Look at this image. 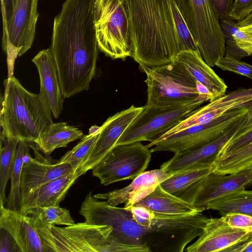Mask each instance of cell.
<instances>
[{
	"mask_svg": "<svg viewBox=\"0 0 252 252\" xmlns=\"http://www.w3.org/2000/svg\"><path fill=\"white\" fill-rule=\"evenodd\" d=\"M252 17V9L249 12V13L245 18H249Z\"/></svg>",
	"mask_w": 252,
	"mask_h": 252,
	"instance_id": "50",
	"label": "cell"
},
{
	"mask_svg": "<svg viewBox=\"0 0 252 252\" xmlns=\"http://www.w3.org/2000/svg\"><path fill=\"white\" fill-rule=\"evenodd\" d=\"M50 49L64 98L88 90L99 51L94 23L79 16L59 21L53 27Z\"/></svg>",
	"mask_w": 252,
	"mask_h": 252,
	"instance_id": "1",
	"label": "cell"
},
{
	"mask_svg": "<svg viewBox=\"0 0 252 252\" xmlns=\"http://www.w3.org/2000/svg\"><path fill=\"white\" fill-rule=\"evenodd\" d=\"M135 205L144 207L153 212L164 214L202 212L193 203L187 202L170 194L159 185L152 192Z\"/></svg>",
	"mask_w": 252,
	"mask_h": 252,
	"instance_id": "26",
	"label": "cell"
},
{
	"mask_svg": "<svg viewBox=\"0 0 252 252\" xmlns=\"http://www.w3.org/2000/svg\"><path fill=\"white\" fill-rule=\"evenodd\" d=\"M252 9V0H235L229 18L237 22L242 21Z\"/></svg>",
	"mask_w": 252,
	"mask_h": 252,
	"instance_id": "40",
	"label": "cell"
},
{
	"mask_svg": "<svg viewBox=\"0 0 252 252\" xmlns=\"http://www.w3.org/2000/svg\"><path fill=\"white\" fill-rule=\"evenodd\" d=\"M132 51L139 65L172 62L180 52L170 0H126Z\"/></svg>",
	"mask_w": 252,
	"mask_h": 252,
	"instance_id": "2",
	"label": "cell"
},
{
	"mask_svg": "<svg viewBox=\"0 0 252 252\" xmlns=\"http://www.w3.org/2000/svg\"><path fill=\"white\" fill-rule=\"evenodd\" d=\"M100 132V130L95 133L84 135L77 144L71 150L67 152L57 163H68L71 165L74 171H78L93 151Z\"/></svg>",
	"mask_w": 252,
	"mask_h": 252,
	"instance_id": "31",
	"label": "cell"
},
{
	"mask_svg": "<svg viewBox=\"0 0 252 252\" xmlns=\"http://www.w3.org/2000/svg\"><path fill=\"white\" fill-rule=\"evenodd\" d=\"M220 24L225 41L224 56L233 57L239 60L244 57L249 56L245 51L238 47L224 20H220Z\"/></svg>",
	"mask_w": 252,
	"mask_h": 252,
	"instance_id": "36",
	"label": "cell"
},
{
	"mask_svg": "<svg viewBox=\"0 0 252 252\" xmlns=\"http://www.w3.org/2000/svg\"><path fill=\"white\" fill-rule=\"evenodd\" d=\"M204 102L199 101L184 105L150 107L145 105L116 146L144 141L153 142Z\"/></svg>",
	"mask_w": 252,
	"mask_h": 252,
	"instance_id": "11",
	"label": "cell"
},
{
	"mask_svg": "<svg viewBox=\"0 0 252 252\" xmlns=\"http://www.w3.org/2000/svg\"><path fill=\"white\" fill-rule=\"evenodd\" d=\"M80 176L78 171H73L34 188L21 197L20 211L25 213L31 209L59 204Z\"/></svg>",
	"mask_w": 252,
	"mask_h": 252,
	"instance_id": "23",
	"label": "cell"
},
{
	"mask_svg": "<svg viewBox=\"0 0 252 252\" xmlns=\"http://www.w3.org/2000/svg\"><path fill=\"white\" fill-rule=\"evenodd\" d=\"M16 0H1V9L3 30L11 16Z\"/></svg>",
	"mask_w": 252,
	"mask_h": 252,
	"instance_id": "43",
	"label": "cell"
},
{
	"mask_svg": "<svg viewBox=\"0 0 252 252\" xmlns=\"http://www.w3.org/2000/svg\"><path fill=\"white\" fill-rule=\"evenodd\" d=\"M252 105V88H239L193 110L161 135H171L189 126L205 124L231 109L242 106L250 107Z\"/></svg>",
	"mask_w": 252,
	"mask_h": 252,
	"instance_id": "15",
	"label": "cell"
},
{
	"mask_svg": "<svg viewBox=\"0 0 252 252\" xmlns=\"http://www.w3.org/2000/svg\"><path fill=\"white\" fill-rule=\"evenodd\" d=\"M248 117V118L252 117V105L249 108Z\"/></svg>",
	"mask_w": 252,
	"mask_h": 252,
	"instance_id": "49",
	"label": "cell"
},
{
	"mask_svg": "<svg viewBox=\"0 0 252 252\" xmlns=\"http://www.w3.org/2000/svg\"><path fill=\"white\" fill-rule=\"evenodd\" d=\"M29 146L33 150L35 157L31 156L24 161L20 185L21 197L49 181L74 171L70 164L54 163L49 156L43 157L35 145Z\"/></svg>",
	"mask_w": 252,
	"mask_h": 252,
	"instance_id": "20",
	"label": "cell"
},
{
	"mask_svg": "<svg viewBox=\"0 0 252 252\" xmlns=\"http://www.w3.org/2000/svg\"><path fill=\"white\" fill-rule=\"evenodd\" d=\"M242 252H252V245H250L245 248Z\"/></svg>",
	"mask_w": 252,
	"mask_h": 252,
	"instance_id": "48",
	"label": "cell"
},
{
	"mask_svg": "<svg viewBox=\"0 0 252 252\" xmlns=\"http://www.w3.org/2000/svg\"><path fill=\"white\" fill-rule=\"evenodd\" d=\"M3 84L0 135L34 143L53 123L50 108L40 94L27 91L13 75L8 77Z\"/></svg>",
	"mask_w": 252,
	"mask_h": 252,
	"instance_id": "3",
	"label": "cell"
},
{
	"mask_svg": "<svg viewBox=\"0 0 252 252\" xmlns=\"http://www.w3.org/2000/svg\"><path fill=\"white\" fill-rule=\"evenodd\" d=\"M24 214L34 217L47 226H69L75 223L69 210L61 207L59 204L31 209Z\"/></svg>",
	"mask_w": 252,
	"mask_h": 252,
	"instance_id": "32",
	"label": "cell"
},
{
	"mask_svg": "<svg viewBox=\"0 0 252 252\" xmlns=\"http://www.w3.org/2000/svg\"><path fill=\"white\" fill-rule=\"evenodd\" d=\"M32 61L37 67L40 82L39 94L57 118L63 109V94L57 65L50 48L41 50Z\"/></svg>",
	"mask_w": 252,
	"mask_h": 252,
	"instance_id": "22",
	"label": "cell"
},
{
	"mask_svg": "<svg viewBox=\"0 0 252 252\" xmlns=\"http://www.w3.org/2000/svg\"><path fill=\"white\" fill-rule=\"evenodd\" d=\"M21 252L12 236L5 229L0 227V252Z\"/></svg>",
	"mask_w": 252,
	"mask_h": 252,
	"instance_id": "41",
	"label": "cell"
},
{
	"mask_svg": "<svg viewBox=\"0 0 252 252\" xmlns=\"http://www.w3.org/2000/svg\"><path fill=\"white\" fill-rule=\"evenodd\" d=\"M94 24L98 48L112 59L131 57L132 39L126 0H95Z\"/></svg>",
	"mask_w": 252,
	"mask_h": 252,
	"instance_id": "7",
	"label": "cell"
},
{
	"mask_svg": "<svg viewBox=\"0 0 252 252\" xmlns=\"http://www.w3.org/2000/svg\"><path fill=\"white\" fill-rule=\"evenodd\" d=\"M100 130V126H94L91 127L89 129V133H94Z\"/></svg>",
	"mask_w": 252,
	"mask_h": 252,
	"instance_id": "47",
	"label": "cell"
},
{
	"mask_svg": "<svg viewBox=\"0 0 252 252\" xmlns=\"http://www.w3.org/2000/svg\"><path fill=\"white\" fill-rule=\"evenodd\" d=\"M248 107L231 109L203 125L188 127L168 135H161L145 147L152 153L169 151L174 154L199 148L215 140L228 131L241 118L248 114Z\"/></svg>",
	"mask_w": 252,
	"mask_h": 252,
	"instance_id": "9",
	"label": "cell"
},
{
	"mask_svg": "<svg viewBox=\"0 0 252 252\" xmlns=\"http://www.w3.org/2000/svg\"><path fill=\"white\" fill-rule=\"evenodd\" d=\"M220 20L229 19L235 0H210Z\"/></svg>",
	"mask_w": 252,
	"mask_h": 252,
	"instance_id": "42",
	"label": "cell"
},
{
	"mask_svg": "<svg viewBox=\"0 0 252 252\" xmlns=\"http://www.w3.org/2000/svg\"><path fill=\"white\" fill-rule=\"evenodd\" d=\"M19 142L17 138L6 139L0 135V202L3 205L7 202L6 186L11 178Z\"/></svg>",
	"mask_w": 252,
	"mask_h": 252,
	"instance_id": "29",
	"label": "cell"
},
{
	"mask_svg": "<svg viewBox=\"0 0 252 252\" xmlns=\"http://www.w3.org/2000/svg\"><path fill=\"white\" fill-rule=\"evenodd\" d=\"M173 173L164 169H154L144 171L127 186L104 193L94 195L97 199L106 200L112 206L124 203V207H131L152 192L158 186L172 176Z\"/></svg>",
	"mask_w": 252,
	"mask_h": 252,
	"instance_id": "18",
	"label": "cell"
},
{
	"mask_svg": "<svg viewBox=\"0 0 252 252\" xmlns=\"http://www.w3.org/2000/svg\"><path fill=\"white\" fill-rule=\"evenodd\" d=\"M240 29L252 38V25L240 27Z\"/></svg>",
	"mask_w": 252,
	"mask_h": 252,
	"instance_id": "46",
	"label": "cell"
},
{
	"mask_svg": "<svg viewBox=\"0 0 252 252\" xmlns=\"http://www.w3.org/2000/svg\"><path fill=\"white\" fill-rule=\"evenodd\" d=\"M152 153L140 142L117 145L93 168V174L104 186L133 180L147 168Z\"/></svg>",
	"mask_w": 252,
	"mask_h": 252,
	"instance_id": "12",
	"label": "cell"
},
{
	"mask_svg": "<svg viewBox=\"0 0 252 252\" xmlns=\"http://www.w3.org/2000/svg\"><path fill=\"white\" fill-rule=\"evenodd\" d=\"M25 142L21 140L18 145L15 161L10 178L11 187L7 198L6 208L13 210H20L21 206L20 185Z\"/></svg>",
	"mask_w": 252,
	"mask_h": 252,
	"instance_id": "33",
	"label": "cell"
},
{
	"mask_svg": "<svg viewBox=\"0 0 252 252\" xmlns=\"http://www.w3.org/2000/svg\"><path fill=\"white\" fill-rule=\"evenodd\" d=\"M175 59L207 89L211 96L210 101L225 94L227 86L204 61L199 51H182Z\"/></svg>",
	"mask_w": 252,
	"mask_h": 252,
	"instance_id": "25",
	"label": "cell"
},
{
	"mask_svg": "<svg viewBox=\"0 0 252 252\" xmlns=\"http://www.w3.org/2000/svg\"><path fill=\"white\" fill-rule=\"evenodd\" d=\"M170 4L178 39L180 52L186 50L199 51L196 41L180 12L175 0H170Z\"/></svg>",
	"mask_w": 252,
	"mask_h": 252,
	"instance_id": "34",
	"label": "cell"
},
{
	"mask_svg": "<svg viewBox=\"0 0 252 252\" xmlns=\"http://www.w3.org/2000/svg\"><path fill=\"white\" fill-rule=\"evenodd\" d=\"M252 166L250 168H252Z\"/></svg>",
	"mask_w": 252,
	"mask_h": 252,
	"instance_id": "51",
	"label": "cell"
},
{
	"mask_svg": "<svg viewBox=\"0 0 252 252\" xmlns=\"http://www.w3.org/2000/svg\"><path fill=\"white\" fill-rule=\"evenodd\" d=\"M146 75V107H159L210 101L207 89L197 82L175 59L163 65H139Z\"/></svg>",
	"mask_w": 252,
	"mask_h": 252,
	"instance_id": "6",
	"label": "cell"
},
{
	"mask_svg": "<svg viewBox=\"0 0 252 252\" xmlns=\"http://www.w3.org/2000/svg\"><path fill=\"white\" fill-rule=\"evenodd\" d=\"M222 216L231 227L252 232V216L236 213H228Z\"/></svg>",
	"mask_w": 252,
	"mask_h": 252,
	"instance_id": "39",
	"label": "cell"
},
{
	"mask_svg": "<svg viewBox=\"0 0 252 252\" xmlns=\"http://www.w3.org/2000/svg\"><path fill=\"white\" fill-rule=\"evenodd\" d=\"M79 214L85 222L96 225H107L112 227L108 239L121 244L141 245L146 229L133 219L129 209L112 206L107 201H99L91 191L83 201Z\"/></svg>",
	"mask_w": 252,
	"mask_h": 252,
	"instance_id": "10",
	"label": "cell"
},
{
	"mask_svg": "<svg viewBox=\"0 0 252 252\" xmlns=\"http://www.w3.org/2000/svg\"><path fill=\"white\" fill-rule=\"evenodd\" d=\"M4 205L0 203V227L12 236L21 252H45L34 218L20 210L7 209Z\"/></svg>",
	"mask_w": 252,
	"mask_h": 252,
	"instance_id": "21",
	"label": "cell"
},
{
	"mask_svg": "<svg viewBox=\"0 0 252 252\" xmlns=\"http://www.w3.org/2000/svg\"><path fill=\"white\" fill-rule=\"evenodd\" d=\"M144 107L132 105L107 119L100 126V132L93 151L78 171L80 176L93 169L105 155L116 146L123 133Z\"/></svg>",
	"mask_w": 252,
	"mask_h": 252,
	"instance_id": "16",
	"label": "cell"
},
{
	"mask_svg": "<svg viewBox=\"0 0 252 252\" xmlns=\"http://www.w3.org/2000/svg\"><path fill=\"white\" fill-rule=\"evenodd\" d=\"M252 241V232L231 227L223 216L210 218L197 240L187 252H225L233 246Z\"/></svg>",
	"mask_w": 252,
	"mask_h": 252,
	"instance_id": "14",
	"label": "cell"
},
{
	"mask_svg": "<svg viewBox=\"0 0 252 252\" xmlns=\"http://www.w3.org/2000/svg\"><path fill=\"white\" fill-rule=\"evenodd\" d=\"M252 185V167L227 174L212 172L206 177L193 203L203 212L218 199Z\"/></svg>",
	"mask_w": 252,
	"mask_h": 252,
	"instance_id": "19",
	"label": "cell"
},
{
	"mask_svg": "<svg viewBox=\"0 0 252 252\" xmlns=\"http://www.w3.org/2000/svg\"><path fill=\"white\" fill-rule=\"evenodd\" d=\"M251 143H252V130L241 135H235L223 147L216 160L223 158Z\"/></svg>",
	"mask_w": 252,
	"mask_h": 252,
	"instance_id": "38",
	"label": "cell"
},
{
	"mask_svg": "<svg viewBox=\"0 0 252 252\" xmlns=\"http://www.w3.org/2000/svg\"><path fill=\"white\" fill-rule=\"evenodd\" d=\"M252 245V241L246 244L234 246L226 249L225 252H242L243 250L249 245Z\"/></svg>",
	"mask_w": 252,
	"mask_h": 252,
	"instance_id": "45",
	"label": "cell"
},
{
	"mask_svg": "<svg viewBox=\"0 0 252 252\" xmlns=\"http://www.w3.org/2000/svg\"><path fill=\"white\" fill-rule=\"evenodd\" d=\"M216 65L224 71L232 72L252 80V65L233 57L224 56Z\"/></svg>",
	"mask_w": 252,
	"mask_h": 252,
	"instance_id": "35",
	"label": "cell"
},
{
	"mask_svg": "<svg viewBox=\"0 0 252 252\" xmlns=\"http://www.w3.org/2000/svg\"><path fill=\"white\" fill-rule=\"evenodd\" d=\"M34 219L45 252H151L146 245L110 241L108 237L112 227L109 225L84 222L60 227L47 226Z\"/></svg>",
	"mask_w": 252,
	"mask_h": 252,
	"instance_id": "5",
	"label": "cell"
},
{
	"mask_svg": "<svg viewBox=\"0 0 252 252\" xmlns=\"http://www.w3.org/2000/svg\"><path fill=\"white\" fill-rule=\"evenodd\" d=\"M38 0H16L11 16L2 30V47L6 55L8 77L13 75L15 59L32 46L39 16Z\"/></svg>",
	"mask_w": 252,
	"mask_h": 252,
	"instance_id": "13",
	"label": "cell"
},
{
	"mask_svg": "<svg viewBox=\"0 0 252 252\" xmlns=\"http://www.w3.org/2000/svg\"><path fill=\"white\" fill-rule=\"evenodd\" d=\"M223 20L230 30L238 47L248 56H252V38L241 31L234 20L229 18Z\"/></svg>",
	"mask_w": 252,
	"mask_h": 252,
	"instance_id": "37",
	"label": "cell"
},
{
	"mask_svg": "<svg viewBox=\"0 0 252 252\" xmlns=\"http://www.w3.org/2000/svg\"><path fill=\"white\" fill-rule=\"evenodd\" d=\"M213 165H199L176 172L159 185L170 194L193 203Z\"/></svg>",
	"mask_w": 252,
	"mask_h": 252,
	"instance_id": "24",
	"label": "cell"
},
{
	"mask_svg": "<svg viewBox=\"0 0 252 252\" xmlns=\"http://www.w3.org/2000/svg\"><path fill=\"white\" fill-rule=\"evenodd\" d=\"M248 114L239 119L226 132L199 148L174 154L160 168L174 173L199 165H213L225 144L239 132L248 119Z\"/></svg>",
	"mask_w": 252,
	"mask_h": 252,
	"instance_id": "17",
	"label": "cell"
},
{
	"mask_svg": "<svg viewBox=\"0 0 252 252\" xmlns=\"http://www.w3.org/2000/svg\"><path fill=\"white\" fill-rule=\"evenodd\" d=\"M204 61L211 67L225 55L223 34L210 0H175Z\"/></svg>",
	"mask_w": 252,
	"mask_h": 252,
	"instance_id": "8",
	"label": "cell"
},
{
	"mask_svg": "<svg viewBox=\"0 0 252 252\" xmlns=\"http://www.w3.org/2000/svg\"><path fill=\"white\" fill-rule=\"evenodd\" d=\"M127 209L134 220L146 229L143 241L151 252H183L189 243L200 236L210 219L199 212L164 214L136 205Z\"/></svg>",
	"mask_w": 252,
	"mask_h": 252,
	"instance_id": "4",
	"label": "cell"
},
{
	"mask_svg": "<svg viewBox=\"0 0 252 252\" xmlns=\"http://www.w3.org/2000/svg\"><path fill=\"white\" fill-rule=\"evenodd\" d=\"M252 130V117L248 118L246 122L239 130L235 136H239L244 134Z\"/></svg>",
	"mask_w": 252,
	"mask_h": 252,
	"instance_id": "44",
	"label": "cell"
},
{
	"mask_svg": "<svg viewBox=\"0 0 252 252\" xmlns=\"http://www.w3.org/2000/svg\"><path fill=\"white\" fill-rule=\"evenodd\" d=\"M213 210L224 216L232 213L252 216V190L235 191L211 203L206 210Z\"/></svg>",
	"mask_w": 252,
	"mask_h": 252,
	"instance_id": "28",
	"label": "cell"
},
{
	"mask_svg": "<svg viewBox=\"0 0 252 252\" xmlns=\"http://www.w3.org/2000/svg\"><path fill=\"white\" fill-rule=\"evenodd\" d=\"M252 166V143L216 160L212 171L222 174L236 173Z\"/></svg>",
	"mask_w": 252,
	"mask_h": 252,
	"instance_id": "30",
	"label": "cell"
},
{
	"mask_svg": "<svg viewBox=\"0 0 252 252\" xmlns=\"http://www.w3.org/2000/svg\"><path fill=\"white\" fill-rule=\"evenodd\" d=\"M84 136L81 130L65 122L52 123L34 143L39 151L49 156L55 149L65 148L71 142L81 139Z\"/></svg>",
	"mask_w": 252,
	"mask_h": 252,
	"instance_id": "27",
	"label": "cell"
}]
</instances>
